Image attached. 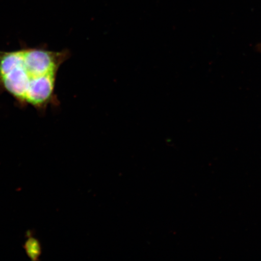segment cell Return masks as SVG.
<instances>
[{
  "label": "cell",
  "instance_id": "2",
  "mask_svg": "<svg viewBox=\"0 0 261 261\" xmlns=\"http://www.w3.org/2000/svg\"><path fill=\"white\" fill-rule=\"evenodd\" d=\"M26 238L27 240L23 246L26 254L32 261H38L42 252L40 241L34 236V233L31 230L26 233Z\"/></svg>",
  "mask_w": 261,
  "mask_h": 261
},
{
  "label": "cell",
  "instance_id": "3",
  "mask_svg": "<svg viewBox=\"0 0 261 261\" xmlns=\"http://www.w3.org/2000/svg\"><path fill=\"white\" fill-rule=\"evenodd\" d=\"M258 49H259L260 52H261V44L259 45Z\"/></svg>",
  "mask_w": 261,
  "mask_h": 261
},
{
  "label": "cell",
  "instance_id": "1",
  "mask_svg": "<svg viewBox=\"0 0 261 261\" xmlns=\"http://www.w3.org/2000/svg\"><path fill=\"white\" fill-rule=\"evenodd\" d=\"M70 57L67 49L50 50L44 46L0 50V91L16 105L30 107L44 113L58 106L56 86L59 70Z\"/></svg>",
  "mask_w": 261,
  "mask_h": 261
}]
</instances>
